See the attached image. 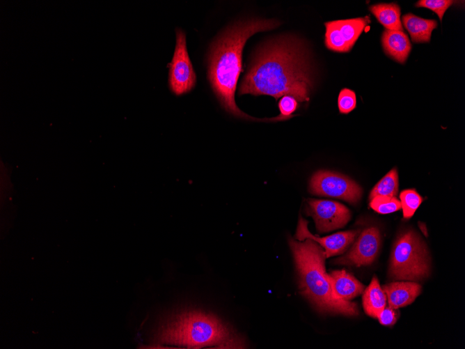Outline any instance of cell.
I'll list each match as a JSON object with an SVG mask.
<instances>
[{"label":"cell","instance_id":"6da1fadb","mask_svg":"<svg viewBox=\"0 0 465 349\" xmlns=\"http://www.w3.org/2000/svg\"><path fill=\"white\" fill-rule=\"evenodd\" d=\"M306 50L300 40L288 36L271 40L255 52L239 88V94L270 95L276 100L291 95L309 100L313 86Z\"/></svg>","mask_w":465,"mask_h":349},{"label":"cell","instance_id":"7a4b0ae2","mask_svg":"<svg viewBox=\"0 0 465 349\" xmlns=\"http://www.w3.org/2000/svg\"><path fill=\"white\" fill-rule=\"evenodd\" d=\"M279 25L275 20L252 18L229 26L212 43L207 57V78L221 107L233 116L255 121L262 120L241 111L235 100L237 84L242 71V52L247 40L256 33L271 30Z\"/></svg>","mask_w":465,"mask_h":349},{"label":"cell","instance_id":"3957f363","mask_svg":"<svg viewBox=\"0 0 465 349\" xmlns=\"http://www.w3.org/2000/svg\"><path fill=\"white\" fill-rule=\"evenodd\" d=\"M161 345L184 348H241L243 340L215 315L194 308H182L165 316L154 334Z\"/></svg>","mask_w":465,"mask_h":349},{"label":"cell","instance_id":"277c9868","mask_svg":"<svg viewBox=\"0 0 465 349\" xmlns=\"http://www.w3.org/2000/svg\"><path fill=\"white\" fill-rule=\"evenodd\" d=\"M299 278L301 293L322 313L356 316V304L338 299L333 295L327 273L324 249L315 240L307 238L302 241L289 239Z\"/></svg>","mask_w":465,"mask_h":349},{"label":"cell","instance_id":"5b68a950","mask_svg":"<svg viewBox=\"0 0 465 349\" xmlns=\"http://www.w3.org/2000/svg\"><path fill=\"white\" fill-rule=\"evenodd\" d=\"M429 272V254L420 237L413 230L401 233L392 250L390 277L395 280L418 281Z\"/></svg>","mask_w":465,"mask_h":349},{"label":"cell","instance_id":"8992f818","mask_svg":"<svg viewBox=\"0 0 465 349\" xmlns=\"http://www.w3.org/2000/svg\"><path fill=\"white\" fill-rule=\"evenodd\" d=\"M310 192L315 195L342 199L356 203L362 195L361 187L349 177L329 171H319L311 178Z\"/></svg>","mask_w":465,"mask_h":349},{"label":"cell","instance_id":"52a82bcc","mask_svg":"<svg viewBox=\"0 0 465 349\" xmlns=\"http://www.w3.org/2000/svg\"><path fill=\"white\" fill-rule=\"evenodd\" d=\"M168 67V84L172 93L179 96L194 88L196 75L187 52L186 35L179 29H176L175 47Z\"/></svg>","mask_w":465,"mask_h":349},{"label":"cell","instance_id":"ba28073f","mask_svg":"<svg viewBox=\"0 0 465 349\" xmlns=\"http://www.w3.org/2000/svg\"><path fill=\"white\" fill-rule=\"evenodd\" d=\"M370 22L369 16L325 22L324 43L326 48L340 53L350 52Z\"/></svg>","mask_w":465,"mask_h":349},{"label":"cell","instance_id":"9c48e42d","mask_svg":"<svg viewBox=\"0 0 465 349\" xmlns=\"http://www.w3.org/2000/svg\"><path fill=\"white\" fill-rule=\"evenodd\" d=\"M306 213L313 218L320 233L342 228L351 218V212L345 205L330 200L308 199Z\"/></svg>","mask_w":465,"mask_h":349},{"label":"cell","instance_id":"30bf717a","mask_svg":"<svg viewBox=\"0 0 465 349\" xmlns=\"http://www.w3.org/2000/svg\"><path fill=\"white\" fill-rule=\"evenodd\" d=\"M381 243L377 228L370 226L364 229L358 236L351 248L334 263L359 267L372 263L377 256Z\"/></svg>","mask_w":465,"mask_h":349},{"label":"cell","instance_id":"8fae6325","mask_svg":"<svg viewBox=\"0 0 465 349\" xmlns=\"http://www.w3.org/2000/svg\"><path fill=\"white\" fill-rule=\"evenodd\" d=\"M358 231H342L326 237L312 234L308 228V222L299 217L295 238L299 241L310 238L317 242L324 250L326 258L345 253L355 240Z\"/></svg>","mask_w":465,"mask_h":349},{"label":"cell","instance_id":"7c38bea8","mask_svg":"<svg viewBox=\"0 0 465 349\" xmlns=\"http://www.w3.org/2000/svg\"><path fill=\"white\" fill-rule=\"evenodd\" d=\"M336 297L349 301L361 294L364 286L345 270H333L326 274Z\"/></svg>","mask_w":465,"mask_h":349},{"label":"cell","instance_id":"4fadbf2b","mask_svg":"<svg viewBox=\"0 0 465 349\" xmlns=\"http://www.w3.org/2000/svg\"><path fill=\"white\" fill-rule=\"evenodd\" d=\"M390 307L397 309L411 304L421 293V286L414 281H394L384 285Z\"/></svg>","mask_w":465,"mask_h":349},{"label":"cell","instance_id":"5bb4252c","mask_svg":"<svg viewBox=\"0 0 465 349\" xmlns=\"http://www.w3.org/2000/svg\"><path fill=\"white\" fill-rule=\"evenodd\" d=\"M381 43L385 53L400 63H404L411 52V44L404 31L385 29Z\"/></svg>","mask_w":465,"mask_h":349},{"label":"cell","instance_id":"9a60e30c","mask_svg":"<svg viewBox=\"0 0 465 349\" xmlns=\"http://www.w3.org/2000/svg\"><path fill=\"white\" fill-rule=\"evenodd\" d=\"M402 22L414 43L429 42L432 33L437 26L435 20L424 19L410 13L402 16Z\"/></svg>","mask_w":465,"mask_h":349},{"label":"cell","instance_id":"2e32d148","mask_svg":"<svg viewBox=\"0 0 465 349\" xmlns=\"http://www.w3.org/2000/svg\"><path fill=\"white\" fill-rule=\"evenodd\" d=\"M386 304V293L381 288L378 279L375 276L363 295L364 311L368 316L378 318Z\"/></svg>","mask_w":465,"mask_h":349},{"label":"cell","instance_id":"e0dca14e","mask_svg":"<svg viewBox=\"0 0 465 349\" xmlns=\"http://www.w3.org/2000/svg\"><path fill=\"white\" fill-rule=\"evenodd\" d=\"M369 10L386 29L404 30L400 18V8L397 3H377L371 6Z\"/></svg>","mask_w":465,"mask_h":349},{"label":"cell","instance_id":"ac0fdd59","mask_svg":"<svg viewBox=\"0 0 465 349\" xmlns=\"http://www.w3.org/2000/svg\"><path fill=\"white\" fill-rule=\"evenodd\" d=\"M398 173L395 168L388 172L372 188L370 200L377 196H395L398 192Z\"/></svg>","mask_w":465,"mask_h":349},{"label":"cell","instance_id":"d6986e66","mask_svg":"<svg viewBox=\"0 0 465 349\" xmlns=\"http://www.w3.org/2000/svg\"><path fill=\"white\" fill-rule=\"evenodd\" d=\"M404 219L411 218L423 201L421 196L413 189L402 190L400 194Z\"/></svg>","mask_w":465,"mask_h":349},{"label":"cell","instance_id":"ffe728a7","mask_svg":"<svg viewBox=\"0 0 465 349\" xmlns=\"http://www.w3.org/2000/svg\"><path fill=\"white\" fill-rule=\"evenodd\" d=\"M370 206L380 214H389L401 209L400 201L395 196H375L370 199Z\"/></svg>","mask_w":465,"mask_h":349},{"label":"cell","instance_id":"44dd1931","mask_svg":"<svg viewBox=\"0 0 465 349\" xmlns=\"http://www.w3.org/2000/svg\"><path fill=\"white\" fill-rule=\"evenodd\" d=\"M338 107L340 114H349L356 107V97L354 91L342 88L338 97Z\"/></svg>","mask_w":465,"mask_h":349},{"label":"cell","instance_id":"7402d4cb","mask_svg":"<svg viewBox=\"0 0 465 349\" xmlns=\"http://www.w3.org/2000/svg\"><path fill=\"white\" fill-rule=\"evenodd\" d=\"M452 0H420L415 6L418 8H425L434 12L442 21L444 13L454 3Z\"/></svg>","mask_w":465,"mask_h":349},{"label":"cell","instance_id":"603a6c76","mask_svg":"<svg viewBox=\"0 0 465 349\" xmlns=\"http://www.w3.org/2000/svg\"><path fill=\"white\" fill-rule=\"evenodd\" d=\"M297 100L291 95H283L278 101L279 116L285 120L292 118V115L298 108Z\"/></svg>","mask_w":465,"mask_h":349},{"label":"cell","instance_id":"cb8c5ba5","mask_svg":"<svg viewBox=\"0 0 465 349\" xmlns=\"http://www.w3.org/2000/svg\"><path fill=\"white\" fill-rule=\"evenodd\" d=\"M397 313L395 309L390 307H385L379 314L378 319L379 323L386 326H391L395 323L397 320Z\"/></svg>","mask_w":465,"mask_h":349}]
</instances>
